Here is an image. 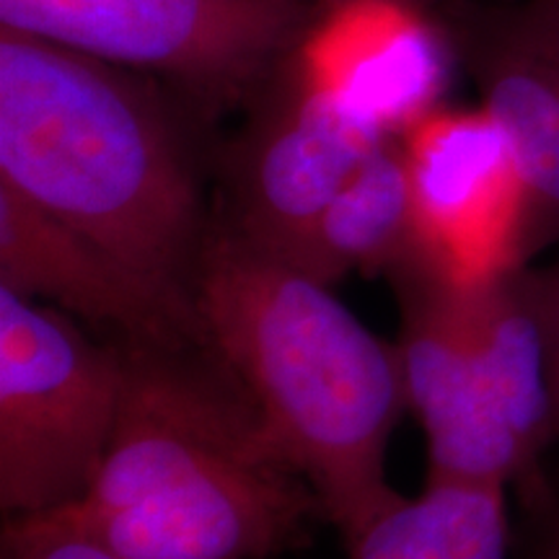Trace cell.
Masks as SVG:
<instances>
[{
	"instance_id": "cell-2",
	"label": "cell",
	"mask_w": 559,
	"mask_h": 559,
	"mask_svg": "<svg viewBox=\"0 0 559 559\" xmlns=\"http://www.w3.org/2000/svg\"><path fill=\"white\" fill-rule=\"evenodd\" d=\"M192 296L207 345L349 547L402 500L386 474L391 432L407 409L396 345L370 332L330 285L215 215Z\"/></svg>"
},
{
	"instance_id": "cell-3",
	"label": "cell",
	"mask_w": 559,
	"mask_h": 559,
	"mask_svg": "<svg viewBox=\"0 0 559 559\" xmlns=\"http://www.w3.org/2000/svg\"><path fill=\"white\" fill-rule=\"evenodd\" d=\"M0 181L194 304L213 215L171 111L130 70L0 29Z\"/></svg>"
},
{
	"instance_id": "cell-1",
	"label": "cell",
	"mask_w": 559,
	"mask_h": 559,
	"mask_svg": "<svg viewBox=\"0 0 559 559\" xmlns=\"http://www.w3.org/2000/svg\"><path fill=\"white\" fill-rule=\"evenodd\" d=\"M99 472L52 510L122 559H267L324 519L260 407L207 345H128Z\"/></svg>"
},
{
	"instance_id": "cell-10",
	"label": "cell",
	"mask_w": 559,
	"mask_h": 559,
	"mask_svg": "<svg viewBox=\"0 0 559 559\" xmlns=\"http://www.w3.org/2000/svg\"><path fill=\"white\" fill-rule=\"evenodd\" d=\"M0 285L94 324L111 342L164 347L207 342L194 304L158 288L3 181Z\"/></svg>"
},
{
	"instance_id": "cell-4",
	"label": "cell",
	"mask_w": 559,
	"mask_h": 559,
	"mask_svg": "<svg viewBox=\"0 0 559 559\" xmlns=\"http://www.w3.org/2000/svg\"><path fill=\"white\" fill-rule=\"evenodd\" d=\"M386 280L404 400L428 443L425 485H515L523 502L549 492L539 461L557 425L536 272L464 290L412 257Z\"/></svg>"
},
{
	"instance_id": "cell-15",
	"label": "cell",
	"mask_w": 559,
	"mask_h": 559,
	"mask_svg": "<svg viewBox=\"0 0 559 559\" xmlns=\"http://www.w3.org/2000/svg\"><path fill=\"white\" fill-rule=\"evenodd\" d=\"M536 272V285H539L542 300V319L544 334H547V353H549V383H551V402H555V425H557V443H559V260L555 264Z\"/></svg>"
},
{
	"instance_id": "cell-6",
	"label": "cell",
	"mask_w": 559,
	"mask_h": 559,
	"mask_svg": "<svg viewBox=\"0 0 559 559\" xmlns=\"http://www.w3.org/2000/svg\"><path fill=\"white\" fill-rule=\"evenodd\" d=\"M306 19V0H0V29L160 75L210 104L260 88Z\"/></svg>"
},
{
	"instance_id": "cell-14",
	"label": "cell",
	"mask_w": 559,
	"mask_h": 559,
	"mask_svg": "<svg viewBox=\"0 0 559 559\" xmlns=\"http://www.w3.org/2000/svg\"><path fill=\"white\" fill-rule=\"evenodd\" d=\"M0 559H122L55 515L9 519Z\"/></svg>"
},
{
	"instance_id": "cell-12",
	"label": "cell",
	"mask_w": 559,
	"mask_h": 559,
	"mask_svg": "<svg viewBox=\"0 0 559 559\" xmlns=\"http://www.w3.org/2000/svg\"><path fill=\"white\" fill-rule=\"evenodd\" d=\"M417 257L415 194L400 138H389L313 223L290 264L332 285L353 272L386 277Z\"/></svg>"
},
{
	"instance_id": "cell-7",
	"label": "cell",
	"mask_w": 559,
	"mask_h": 559,
	"mask_svg": "<svg viewBox=\"0 0 559 559\" xmlns=\"http://www.w3.org/2000/svg\"><path fill=\"white\" fill-rule=\"evenodd\" d=\"M386 140L290 60L223 151L215 218L293 262L334 194Z\"/></svg>"
},
{
	"instance_id": "cell-17",
	"label": "cell",
	"mask_w": 559,
	"mask_h": 559,
	"mask_svg": "<svg viewBox=\"0 0 559 559\" xmlns=\"http://www.w3.org/2000/svg\"><path fill=\"white\" fill-rule=\"evenodd\" d=\"M326 3H332V5H340V3H349V0H326ZM386 3H400V5H409V9H415V5H425V3H440V0H386Z\"/></svg>"
},
{
	"instance_id": "cell-9",
	"label": "cell",
	"mask_w": 559,
	"mask_h": 559,
	"mask_svg": "<svg viewBox=\"0 0 559 559\" xmlns=\"http://www.w3.org/2000/svg\"><path fill=\"white\" fill-rule=\"evenodd\" d=\"M451 29L526 185L531 260L559 241V0L453 3Z\"/></svg>"
},
{
	"instance_id": "cell-13",
	"label": "cell",
	"mask_w": 559,
	"mask_h": 559,
	"mask_svg": "<svg viewBox=\"0 0 559 559\" xmlns=\"http://www.w3.org/2000/svg\"><path fill=\"white\" fill-rule=\"evenodd\" d=\"M508 487L436 481L349 544V559H506Z\"/></svg>"
},
{
	"instance_id": "cell-8",
	"label": "cell",
	"mask_w": 559,
	"mask_h": 559,
	"mask_svg": "<svg viewBox=\"0 0 559 559\" xmlns=\"http://www.w3.org/2000/svg\"><path fill=\"white\" fill-rule=\"evenodd\" d=\"M400 143L415 194L417 260L432 275L472 290L528 267L526 185L485 109H432Z\"/></svg>"
},
{
	"instance_id": "cell-16",
	"label": "cell",
	"mask_w": 559,
	"mask_h": 559,
	"mask_svg": "<svg viewBox=\"0 0 559 559\" xmlns=\"http://www.w3.org/2000/svg\"><path fill=\"white\" fill-rule=\"evenodd\" d=\"M526 510L534 521V534L523 559H559V500L547 492L544 498L528 502Z\"/></svg>"
},
{
	"instance_id": "cell-5",
	"label": "cell",
	"mask_w": 559,
	"mask_h": 559,
	"mask_svg": "<svg viewBox=\"0 0 559 559\" xmlns=\"http://www.w3.org/2000/svg\"><path fill=\"white\" fill-rule=\"evenodd\" d=\"M122 396L117 342L0 285V508L9 519L73 506L99 472Z\"/></svg>"
},
{
	"instance_id": "cell-11",
	"label": "cell",
	"mask_w": 559,
	"mask_h": 559,
	"mask_svg": "<svg viewBox=\"0 0 559 559\" xmlns=\"http://www.w3.org/2000/svg\"><path fill=\"white\" fill-rule=\"evenodd\" d=\"M300 73L400 138L436 107L440 66L409 5L349 0L300 45Z\"/></svg>"
}]
</instances>
